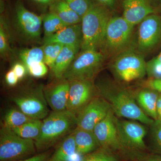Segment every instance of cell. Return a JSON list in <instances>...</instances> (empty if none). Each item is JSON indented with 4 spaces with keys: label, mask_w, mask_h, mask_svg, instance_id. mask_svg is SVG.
<instances>
[{
    "label": "cell",
    "mask_w": 161,
    "mask_h": 161,
    "mask_svg": "<svg viewBox=\"0 0 161 161\" xmlns=\"http://www.w3.org/2000/svg\"><path fill=\"white\" fill-rule=\"evenodd\" d=\"M98 95L108 103L116 117L140 122L150 126L154 120L146 115L136 100L135 92L109 80L97 83Z\"/></svg>",
    "instance_id": "1"
},
{
    "label": "cell",
    "mask_w": 161,
    "mask_h": 161,
    "mask_svg": "<svg viewBox=\"0 0 161 161\" xmlns=\"http://www.w3.org/2000/svg\"><path fill=\"white\" fill-rule=\"evenodd\" d=\"M112 17L109 9L98 3H94L81 19L80 51L98 50L101 47L108 23Z\"/></svg>",
    "instance_id": "2"
},
{
    "label": "cell",
    "mask_w": 161,
    "mask_h": 161,
    "mask_svg": "<svg viewBox=\"0 0 161 161\" xmlns=\"http://www.w3.org/2000/svg\"><path fill=\"white\" fill-rule=\"evenodd\" d=\"M75 127L77 117L75 114L67 110L53 111L42 121L40 136L35 141L36 150L42 152L49 149Z\"/></svg>",
    "instance_id": "3"
},
{
    "label": "cell",
    "mask_w": 161,
    "mask_h": 161,
    "mask_svg": "<svg viewBox=\"0 0 161 161\" xmlns=\"http://www.w3.org/2000/svg\"><path fill=\"white\" fill-rule=\"evenodd\" d=\"M119 138L122 150V157L129 161L139 153L148 152L144 138L147 133L146 127L138 121L117 119Z\"/></svg>",
    "instance_id": "4"
},
{
    "label": "cell",
    "mask_w": 161,
    "mask_h": 161,
    "mask_svg": "<svg viewBox=\"0 0 161 161\" xmlns=\"http://www.w3.org/2000/svg\"><path fill=\"white\" fill-rule=\"evenodd\" d=\"M147 63L140 52L128 49L116 55L111 69L119 80L128 83L147 75Z\"/></svg>",
    "instance_id": "5"
},
{
    "label": "cell",
    "mask_w": 161,
    "mask_h": 161,
    "mask_svg": "<svg viewBox=\"0 0 161 161\" xmlns=\"http://www.w3.org/2000/svg\"><path fill=\"white\" fill-rule=\"evenodd\" d=\"M36 150L35 141L22 138L3 125L0 130V161H17L32 156Z\"/></svg>",
    "instance_id": "6"
},
{
    "label": "cell",
    "mask_w": 161,
    "mask_h": 161,
    "mask_svg": "<svg viewBox=\"0 0 161 161\" xmlns=\"http://www.w3.org/2000/svg\"><path fill=\"white\" fill-rule=\"evenodd\" d=\"M102 52L95 50L82 51L75 57L63 78L73 80H93L104 60Z\"/></svg>",
    "instance_id": "7"
},
{
    "label": "cell",
    "mask_w": 161,
    "mask_h": 161,
    "mask_svg": "<svg viewBox=\"0 0 161 161\" xmlns=\"http://www.w3.org/2000/svg\"><path fill=\"white\" fill-rule=\"evenodd\" d=\"M134 26L122 16L110 19L101 48L110 55H117L128 50L132 39Z\"/></svg>",
    "instance_id": "8"
},
{
    "label": "cell",
    "mask_w": 161,
    "mask_h": 161,
    "mask_svg": "<svg viewBox=\"0 0 161 161\" xmlns=\"http://www.w3.org/2000/svg\"><path fill=\"white\" fill-rule=\"evenodd\" d=\"M12 101L20 110L33 119L41 120L48 115L47 103L42 86L16 95L13 98Z\"/></svg>",
    "instance_id": "9"
},
{
    "label": "cell",
    "mask_w": 161,
    "mask_h": 161,
    "mask_svg": "<svg viewBox=\"0 0 161 161\" xmlns=\"http://www.w3.org/2000/svg\"><path fill=\"white\" fill-rule=\"evenodd\" d=\"M117 118L111 109L93 130L101 147L110 150L122 157V150L119 138Z\"/></svg>",
    "instance_id": "10"
},
{
    "label": "cell",
    "mask_w": 161,
    "mask_h": 161,
    "mask_svg": "<svg viewBox=\"0 0 161 161\" xmlns=\"http://www.w3.org/2000/svg\"><path fill=\"white\" fill-rule=\"evenodd\" d=\"M69 91L67 110L77 115L98 95L93 80L69 81Z\"/></svg>",
    "instance_id": "11"
},
{
    "label": "cell",
    "mask_w": 161,
    "mask_h": 161,
    "mask_svg": "<svg viewBox=\"0 0 161 161\" xmlns=\"http://www.w3.org/2000/svg\"><path fill=\"white\" fill-rule=\"evenodd\" d=\"M161 43V16L153 14L139 24L137 31L139 51L149 52Z\"/></svg>",
    "instance_id": "12"
},
{
    "label": "cell",
    "mask_w": 161,
    "mask_h": 161,
    "mask_svg": "<svg viewBox=\"0 0 161 161\" xmlns=\"http://www.w3.org/2000/svg\"><path fill=\"white\" fill-rule=\"evenodd\" d=\"M111 109L109 104L97 95L77 115V127L93 131L96 125L105 118Z\"/></svg>",
    "instance_id": "13"
},
{
    "label": "cell",
    "mask_w": 161,
    "mask_h": 161,
    "mask_svg": "<svg viewBox=\"0 0 161 161\" xmlns=\"http://www.w3.org/2000/svg\"><path fill=\"white\" fill-rule=\"evenodd\" d=\"M15 22L18 29L25 37L33 40L40 38L43 24L42 15L30 11L20 1L16 5Z\"/></svg>",
    "instance_id": "14"
},
{
    "label": "cell",
    "mask_w": 161,
    "mask_h": 161,
    "mask_svg": "<svg viewBox=\"0 0 161 161\" xmlns=\"http://www.w3.org/2000/svg\"><path fill=\"white\" fill-rule=\"evenodd\" d=\"M69 91V81L64 78L58 79L57 82L43 89L47 102L53 111L67 110Z\"/></svg>",
    "instance_id": "15"
},
{
    "label": "cell",
    "mask_w": 161,
    "mask_h": 161,
    "mask_svg": "<svg viewBox=\"0 0 161 161\" xmlns=\"http://www.w3.org/2000/svg\"><path fill=\"white\" fill-rule=\"evenodd\" d=\"M122 6L123 17L134 26L155 13L150 0H122Z\"/></svg>",
    "instance_id": "16"
},
{
    "label": "cell",
    "mask_w": 161,
    "mask_h": 161,
    "mask_svg": "<svg viewBox=\"0 0 161 161\" xmlns=\"http://www.w3.org/2000/svg\"><path fill=\"white\" fill-rule=\"evenodd\" d=\"M81 23L69 25L49 36L44 37L43 44L59 43L64 46H81L82 42Z\"/></svg>",
    "instance_id": "17"
},
{
    "label": "cell",
    "mask_w": 161,
    "mask_h": 161,
    "mask_svg": "<svg viewBox=\"0 0 161 161\" xmlns=\"http://www.w3.org/2000/svg\"><path fill=\"white\" fill-rule=\"evenodd\" d=\"M72 133L75 137L77 152L79 154L86 155L101 147L93 131L76 127Z\"/></svg>",
    "instance_id": "18"
},
{
    "label": "cell",
    "mask_w": 161,
    "mask_h": 161,
    "mask_svg": "<svg viewBox=\"0 0 161 161\" xmlns=\"http://www.w3.org/2000/svg\"><path fill=\"white\" fill-rule=\"evenodd\" d=\"M159 93L155 90L143 87L135 92L136 102L147 115L154 120H157V103Z\"/></svg>",
    "instance_id": "19"
},
{
    "label": "cell",
    "mask_w": 161,
    "mask_h": 161,
    "mask_svg": "<svg viewBox=\"0 0 161 161\" xmlns=\"http://www.w3.org/2000/svg\"><path fill=\"white\" fill-rule=\"evenodd\" d=\"M80 50V47L64 46L52 69L57 79L63 78L64 73Z\"/></svg>",
    "instance_id": "20"
},
{
    "label": "cell",
    "mask_w": 161,
    "mask_h": 161,
    "mask_svg": "<svg viewBox=\"0 0 161 161\" xmlns=\"http://www.w3.org/2000/svg\"><path fill=\"white\" fill-rule=\"evenodd\" d=\"M49 11L57 15L66 25L81 23V18L73 10L64 0H58L49 7Z\"/></svg>",
    "instance_id": "21"
},
{
    "label": "cell",
    "mask_w": 161,
    "mask_h": 161,
    "mask_svg": "<svg viewBox=\"0 0 161 161\" xmlns=\"http://www.w3.org/2000/svg\"><path fill=\"white\" fill-rule=\"evenodd\" d=\"M76 152V143L72 132L61 141L51 158L55 161H68Z\"/></svg>",
    "instance_id": "22"
},
{
    "label": "cell",
    "mask_w": 161,
    "mask_h": 161,
    "mask_svg": "<svg viewBox=\"0 0 161 161\" xmlns=\"http://www.w3.org/2000/svg\"><path fill=\"white\" fill-rule=\"evenodd\" d=\"M42 125L41 120L33 119L19 127L11 129L22 138L35 141L40 136Z\"/></svg>",
    "instance_id": "23"
},
{
    "label": "cell",
    "mask_w": 161,
    "mask_h": 161,
    "mask_svg": "<svg viewBox=\"0 0 161 161\" xmlns=\"http://www.w3.org/2000/svg\"><path fill=\"white\" fill-rule=\"evenodd\" d=\"M19 58L26 69L44 62L43 46L25 48L20 51Z\"/></svg>",
    "instance_id": "24"
},
{
    "label": "cell",
    "mask_w": 161,
    "mask_h": 161,
    "mask_svg": "<svg viewBox=\"0 0 161 161\" xmlns=\"http://www.w3.org/2000/svg\"><path fill=\"white\" fill-rule=\"evenodd\" d=\"M42 19L44 37L49 36L68 26L64 23L57 15L50 11L43 15Z\"/></svg>",
    "instance_id": "25"
},
{
    "label": "cell",
    "mask_w": 161,
    "mask_h": 161,
    "mask_svg": "<svg viewBox=\"0 0 161 161\" xmlns=\"http://www.w3.org/2000/svg\"><path fill=\"white\" fill-rule=\"evenodd\" d=\"M21 110L12 108L8 110L5 114L3 125L13 129L19 127L32 120Z\"/></svg>",
    "instance_id": "26"
},
{
    "label": "cell",
    "mask_w": 161,
    "mask_h": 161,
    "mask_svg": "<svg viewBox=\"0 0 161 161\" xmlns=\"http://www.w3.org/2000/svg\"><path fill=\"white\" fill-rule=\"evenodd\" d=\"M118 154L100 147L94 152L84 155L80 161H120Z\"/></svg>",
    "instance_id": "27"
},
{
    "label": "cell",
    "mask_w": 161,
    "mask_h": 161,
    "mask_svg": "<svg viewBox=\"0 0 161 161\" xmlns=\"http://www.w3.org/2000/svg\"><path fill=\"white\" fill-rule=\"evenodd\" d=\"M64 45L61 43H51L43 44L44 62L51 69L53 67Z\"/></svg>",
    "instance_id": "28"
},
{
    "label": "cell",
    "mask_w": 161,
    "mask_h": 161,
    "mask_svg": "<svg viewBox=\"0 0 161 161\" xmlns=\"http://www.w3.org/2000/svg\"><path fill=\"white\" fill-rule=\"evenodd\" d=\"M150 126L153 152L161 155V121L154 120Z\"/></svg>",
    "instance_id": "29"
},
{
    "label": "cell",
    "mask_w": 161,
    "mask_h": 161,
    "mask_svg": "<svg viewBox=\"0 0 161 161\" xmlns=\"http://www.w3.org/2000/svg\"><path fill=\"white\" fill-rule=\"evenodd\" d=\"M71 8L82 18L94 3L92 0H64Z\"/></svg>",
    "instance_id": "30"
},
{
    "label": "cell",
    "mask_w": 161,
    "mask_h": 161,
    "mask_svg": "<svg viewBox=\"0 0 161 161\" xmlns=\"http://www.w3.org/2000/svg\"><path fill=\"white\" fill-rule=\"evenodd\" d=\"M147 71L149 78H161V52L147 62Z\"/></svg>",
    "instance_id": "31"
},
{
    "label": "cell",
    "mask_w": 161,
    "mask_h": 161,
    "mask_svg": "<svg viewBox=\"0 0 161 161\" xmlns=\"http://www.w3.org/2000/svg\"><path fill=\"white\" fill-rule=\"evenodd\" d=\"M5 20L1 16L0 22V53L1 56H6L9 51V40Z\"/></svg>",
    "instance_id": "32"
},
{
    "label": "cell",
    "mask_w": 161,
    "mask_h": 161,
    "mask_svg": "<svg viewBox=\"0 0 161 161\" xmlns=\"http://www.w3.org/2000/svg\"><path fill=\"white\" fill-rule=\"evenodd\" d=\"M47 66V65L44 62H42L28 69L27 72L31 76L35 78H42L45 76L48 72Z\"/></svg>",
    "instance_id": "33"
},
{
    "label": "cell",
    "mask_w": 161,
    "mask_h": 161,
    "mask_svg": "<svg viewBox=\"0 0 161 161\" xmlns=\"http://www.w3.org/2000/svg\"><path fill=\"white\" fill-rule=\"evenodd\" d=\"M130 161H161V155L153 152H145L139 153Z\"/></svg>",
    "instance_id": "34"
},
{
    "label": "cell",
    "mask_w": 161,
    "mask_h": 161,
    "mask_svg": "<svg viewBox=\"0 0 161 161\" xmlns=\"http://www.w3.org/2000/svg\"><path fill=\"white\" fill-rule=\"evenodd\" d=\"M143 86V87L152 89L161 94V78H149L148 80L144 81Z\"/></svg>",
    "instance_id": "35"
},
{
    "label": "cell",
    "mask_w": 161,
    "mask_h": 161,
    "mask_svg": "<svg viewBox=\"0 0 161 161\" xmlns=\"http://www.w3.org/2000/svg\"><path fill=\"white\" fill-rule=\"evenodd\" d=\"M12 69L14 72L19 80L23 79L26 75V72H27L25 65L23 63L19 62L15 63L14 64Z\"/></svg>",
    "instance_id": "36"
},
{
    "label": "cell",
    "mask_w": 161,
    "mask_h": 161,
    "mask_svg": "<svg viewBox=\"0 0 161 161\" xmlns=\"http://www.w3.org/2000/svg\"><path fill=\"white\" fill-rule=\"evenodd\" d=\"M50 155L48 153L43 152L28 158L17 161H49L50 159Z\"/></svg>",
    "instance_id": "37"
},
{
    "label": "cell",
    "mask_w": 161,
    "mask_h": 161,
    "mask_svg": "<svg viewBox=\"0 0 161 161\" xmlns=\"http://www.w3.org/2000/svg\"><path fill=\"white\" fill-rule=\"evenodd\" d=\"M5 80L6 83L9 86H14L16 85L19 80L17 76L12 69L10 70L6 73L5 76Z\"/></svg>",
    "instance_id": "38"
},
{
    "label": "cell",
    "mask_w": 161,
    "mask_h": 161,
    "mask_svg": "<svg viewBox=\"0 0 161 161\" xmlns=\"http://www.w3.org/2000/svg\"><path fill=\"white\" fill-rule=\"evenodd\" d=\"M34 3L43 6H48L58 0H31Z\"/></svg>",
    "instance_id": "39"
},
{
    "label": "cell",
    "mask_w": 161,
    "mask_h": 161,
    "mask_svg": "<svg viewBox=\"0 0 161 161\" xmlns=\"http://www.w3.org/2000/svg\"><path fill=\"white\" fill-rule=\"evenodd\" d=\"M98 4L102 5L109 9L115 5L116 0H96Z\"/></svg>",
    "instance_id": "40"
},
{
    "label": "cell",
    "mask_w": 161,
    "mask_h": 161,
    "mask_svg": "<svg viewBox=\"0 0 161 161\" xmlns=\"http://www.w3.org/2000/svg\"><path fill=\"white\" fill-rule=\"evenodd\" d=\"M157 120L161 121V94L159 95L157 103Z\"/></svg>",
    "instance_id": "41"
},
{
    "label": "cell",
    "mask_w": 161,
    "mask_h": 161,
    "mask_svg": "<svg viewBox=\"0 0 161 161\" xmlns=\"http://www.w3.org/2000/svg\"><path fill=\"white\" fill-rule=\"evenodd\" d=\"M49 161H55L53 160L52 159L50 158V159Z\"/></svg>",
    "instance_id": "42"
},
{
    "label": "cell",
    "mask_w": 161,
    "mask_h": 161,
    "mask_svg": "<svg viewBox=\"0 0 161 161\" xmlns=\"http://www.w3.org/2000/svg\"></svg>",
    "instance_id": "43"
}]
</instances>
